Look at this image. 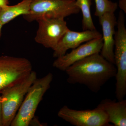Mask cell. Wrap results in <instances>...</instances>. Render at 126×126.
I'll return each instance as SVG.
<instances>
[{"mask_svg": "<svg viewBox=\"0 0 126 126\" xmlns=\"http://www.w3.org/2000/svg\"><path fill=\"white\" fill-rule=\"evenodd\" d=\"M106 113L109 123L115 126H126V100L106 99L98 105Z\"/></svg>", "mask_w": 126, "mask_h": 126, "instance_id": "cell-11", "label": "cell"}, {"mask_svg": "<svg viewBox=\"0 0 126 126\" xmlns=\"http://www.w3.org/2000/svg\"><path fill=\"white\" fill-rule=\"evenodd\" d=\"M33 0H23L14 5H9L0 8V22L2 25L13 20L19 16L29 14L30 7Z\"/></svg>", "mask_w": 126, "mask_h": 126, "instance_id": "cell-12", "label": "cell"}, {"mask_svg": "<svg viewBox=\"0 0 126 126\" xmlns=\"http://www.w3.org/2000/svg\"><path fill=\"white\" fill-rule=\"evenodd\" d=\"M59 117L75 126H110L106 113L99 106L93 110H76L64 106L59 110Z\"/></svg>", "mask_w": 126, "mask_h": 126, "instance_id": "cell-6", "label": "cell"}, {"mask_svg": "<svg viewBox=\"0 0 126 126\" xmlns=\"http://www.w3.org/2000/svg\"><path fill=\"white\" fill-rule=\"evenodd\" d=\"M10 0H0V8L8 5Z\"/></svg>", "mask_w": 126, "mask_h": 126, "instance_id": "cell-17", "label": "cell"}, {"mask_svg": "<svg viewBox=\"0 0 126 126\" xmlns=\"http://www.w3.org/2000/svg\"><path fill=\"white\" fill-rule=\"evenodd\" d=\"M75 3L82 14V26L83 31L96 30L91 15L92 0H75Z\"/></svg>", "mask_w": 126, "mask_h": 126, "instance_id": "cell-13", "label": "cell"}, {"mask_svg": "<svg viewBox=\"0 0 126 126\" xmlns=\"http://www.w3.org/2000/svg\"><path fill=\"white\" fill-rule=\"evenodd\" d=\"M101 37L102 34L96 30L79 32L68 29L53 50V56L56 58H58L65 54L68 50L73 49L83 43Z\"/></svg>", "mask_w": 126, "mask_h": 126, "instance_id": "cell-9", "label": "cell"}, {"mask_svg": "<svg viewBox=\"0 0 126 126\" xmlns=\"http://www.w3.org/2000/svg\"><path fill=\"white\" fill-rule=\"evenodd\" d=\"M118 6L124 13H126V0H119Z\"/></svg>", "mask_w": 126, "mask_h": 126, "instance_id": "cell-15", "label": "cell"}, {"mask_svg": "<svg viewBox=\"0 0 126 126\" xmlns=\"http://www.w3.org/2000/svg\"><path fill=\"white\" fill-rule=\"evenodd\" d=\"M53 79V74L49 73L43 78L35 79L28 90L11 126H29L39 104L49 88Z\"/></svg>", "mask_w": 126, "mask_h": 126, "instance_id": "cell-2", "label": "cell"}, {"mask_svg": "<svg viewBox=\"0 0 126 126\" xmlns=\"http://www.w3.org/2000/svg\"><path fill=\"white\" fill-rule=\"evenodd\" d=\"M2 26H3V25L0 22V39L1 38Z\"/></svg>", "mask_w": 126, "mask_h": 126, "instance_id": "cell-18", "label": "cell"}, {"mask_svg": "<svg viewBox=\"0 0 126 126\" xmlns=\"http://www.w3.org/2000/svg\"><path fill=\"white\" fill-rule=\"evenodd\" d=\"M96 9L94 15L100 17L107 13H113L117 10L118 3L109 0H94Z\"/></svg>", "mask_w": 126, "mask_h": 126, "instance_id": "cell-14", "label": "cell"}, {"mask_svg": "<svg viewBox=\"0 0 126 126\" xmlns=\"http://www.w3.org/2000/svg\"><path fill=\"white\" fill-rule=\"evenodd\" d=\"M39 27L35 40L48 48L54 49L68 29L64 18H43L37 21Z\"/></svg>", "mask_w": 126, "mask_h": 126, "instance_id": "cell-7", "label": "cell"}, {"mask_svg": "<svg viewBox=\"0 0 126 126\" xmlns=\"http://www.w3.org/2000/svg\"><path fill=\"white\" fill-rule=\"evenodd\" d=\"M65 72L68 83L83 84L91 92L97 93L109 80L115 77L116 68L115 64L97 53L74 63Z\"/></svg>", "mask_w": 126, "mask_h": 126, "instance_id": "cell-1", "label": "cell"}, {"mask_svg": "<svg viewBox=\"0 0 126 126\" xmlns=\"http://www.w3.org/2000/svg\"><path fill=\"white\" fill-rule=\"evenodd\" d=\"M75 0H33L29 14L23 16L29 22L43 18H64L79 14Z\"/></svg>", "mask_w": 126, "mask_h": 126, "instance_id": "cell-4", "label": "cell"}, {"mask_svg": "<svg viewBox=\"0 0 126 126\" xmlns=\"http://www.w3.org/2000/svg\"><path fill=\"white\" fill-rule=\"evenodd\" d=\"M32 70L31 62L25 58L0 56V94L6 88L24 78Z\"/></svg>", "mask_w": 126, "mask_h": 126, "instance_id": "cell-5", "label": "cell"}, {"mask_svg": "<svg viewBox=\"0 0 126 126\" xmlns=\"http://www.w3.org/2000/svg\"><path fill=\"white\" fill-rule=\"evenodd\" d=\"M103 45L102 37L82 44L72 49L70 53L56 58L53 66L57 69L64 71L74 63L94 54L100 53Z\"/></svg>", "mask_w": 126, "mask_h": 126, "instance_id": "cell-8", "label": "cell"}, {"mask_svg": "<svg viewBox=\"0 0 126 126\" xmlns=\"http://www.w3.org/2000/svg\"><path fill=\"white\" fill-rule=\"evenodd\" d=\"M37 78L36 72L32 70L24 78L2 90L0 97L3 126H11L30 87Z\"/></svg>", "mask_w": 126, "mask_h": 126, "instance_id": "cell-3", "label": "cell"}, {"mask_svg": "<svg viewBox=\"0 0 126 126\" xmlns=\"http://www.w3.org/2000/svg\"><path fill=\"white\" fill-rule=\"evenodd\" d=\"M0 126H3V114L2 105L0 97Z\"/></svg>", "mask_w": 126, "mask_h": 126, "instance_id": "cell-16", "label": "cell"}, {"mask_svg": "<svg viewBox=\"0 0 126 126\" xmlns=\"http://www.w3.org/2000/svg\"><path fill=\"white\" fill-rule=\"evenodd\" d=\"M102 30L103 45L100 54L110 63L115 64L114 36L117 20L113 13H107L98 17Z\"/></svg>", "mask_w": 126, "mask_h": 126, "instance_id": "cell-10", "label": "cell"}]
</instances>
